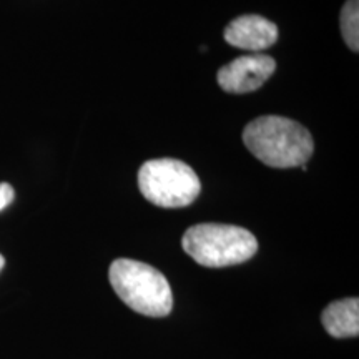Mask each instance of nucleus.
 I'll return each mask as SVG.
<instances>
[{
  "label": "nucleus",
  "mask_w": 359,
  "mask_h": 359,
  "mask_svg": "<svg viewBox=\"0 0 359 359\" xmlns=\"http://www.w3.org/2000/svg\"><path fill=\"white\" fill-rule=\"evenodd\" d=\"M245 147L259 161L273 168L303 167L311 158V133L294 120L278 115L255 118L245 127Z\"/></svg>",
  "instance_id": "nucleus-1"
},
{
  "label": "nucleus",
  "mask_w": 359,
  "mask_h": 359,
  "mask_svg": "<svg viewBox=\"0 0 359 359\" xmlns=\"http://www.w3.org/2000/svg\"><path fill=\"white\" fill-rule=\"evenodd\" d=\"M109 278L118 298L133 311L150 318H163L172 313V288L156 268L120 258L110 264Z\"/></svg>",
  "instance_id": "nucleus-2"
},
{
  "label": "nucleus",
  "mask_w": 359,
  "mask_h": 359,
  "mask_svg": "<svg viewBox=\"0 0 359 359\" xmlns=\"http://www.w3.org/2000/svg\"><path fill=\"white\" fill-rule=\"evenodd\" d=\"M182 245L188 257L206 268L245 263L258 251L253 233L235 224L219 223H200L188 228Z\"/></svg>",
  "instance_id": "nucleus-3"
},
{
  "label": "nucleus",
  "mask_w": 359,
  "mask_h": 359,
  "mask_svg": "<svg viewBox=\"0 0 359 359\" xmlns=\"http://www.w3.org/2000/svg\"><path fill=\"white\" fill-rule=\"evenodd\" d=\"M142 195L161 208H183L198 198V175L185 161L175 158L150 160L138 172Z\"/></svg>",
  "instance_id": "nucleus-4"
},
{
  "label": "nucleus",
  "mask_w": 359,
  "mask_h": 359,
  "mask_svg": "<svg viewBox=\"0 0 359 359\" xmlns=\"http://www.w3.org/2000/svg\"><path fill=\"white\" fill-rule=\"evenodd\" d=\"M275 58L263 53L238 57L218 70V85L228 93H248L258 90L275 74Z\"/></svg>",
  "instance_id": "nucleus-5"
},
{
  "label": "nucleus",
  "mask_w": 359,
  "mask_h": 359,
  "mask_svg": "<svg viewBox=\"0 0 359 359\" xmlns=\"http://www.w3.org/2000/svg\"><path fill=\"white\" fill-rule=\"evenodd\" d=\"M224 40L236 48L259 52L278 40V27L259 15H241L224 29Z\"/></svg>",
  "instance_id": "nucleus-6"
},
{
  "label": "nucleus",
  "mask_w": 359,
  "mask_h": 359,
  "mask_svg": "<svg viewBox=\"0 0 359 359\" xmlns=\"http://www.w3.org/2000/svg\"><path fill=\"white\" fill-rule=\"evenodd\" d=\"M321 323L333 338H356L359 334V299L346 298L331 303L323 311Z\"/></svg>",
  "instance_id": "nucleus-7"
},
{
  "label": "nucleus",
  "mask_w": 359,
  "mask_h": 359,
  "mask_svg": "<svg viewBox=\"0 0 359 359\" xmlns=\"http://www.w3.org/2000/svg\"><path fill=\"white\" fill-rule=\"evenodd\" d=\"M341 34L353 52L359 50V0H348L339 15Z\"/></svg>",
  "instance_id": "nucleus-8"
},
{
  "label": "nucleus",
  "mask_w": 359,
  "mask_h": 359,
  "mask_svg": "<svg viewBox=\"0 0 359 359\" xmlns=\"http://www.w3.org/2000/svg\"><path fill=\"white\" fill-rule=\"evenodd\" d=\"M13 196H15L13 188L8 183H0V212L12 203Z\"/></svg>",
  "instance_id": "nucleus-9"
},
{
  "label": "nucleus",
  "mask_w": 359,
  "mask_h": 359,
  "mask_svg": "<svg viewBox=\"0 0 359 359\" xmlns=\"http://www.w3.org/2000/svg\"><path fill=\"white\" fill-rule=\"evenodd\" d=\"M4 266H6V258H4L2 255H0V271H2Z\"/></svg>",
  "instance_id": "nucleus-10"
}]
</instances>
